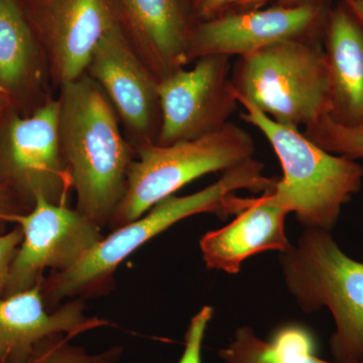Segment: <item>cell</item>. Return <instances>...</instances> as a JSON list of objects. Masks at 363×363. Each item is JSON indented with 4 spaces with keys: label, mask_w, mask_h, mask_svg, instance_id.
<instances>
[{
    "label": "cell",
    "mask_w": 363,
    "mask_h": 363,
    "mask_svg": "<svg viewBox=\"0 0 363 363\" xmlns=\"http://www.w3.org/2000/svg\"><path fill=\"white\" fill-rule=\"evenodd\" d=\"M0 219L16 222L23 230L4 297L30 290L43 281L45 269L68 271L104 238L100 227L77 210L37 196L28 214L0 212Z\"/></svg>",
    "instance_id": "7"
},
{
    "label": "cell",
    "mask_w": 363,
    "mask_h": 363,
    "mask_svg": "<svg viewBox=\"0 0 363 363\" xmlns=\"http://www.w3.org/2000/svg\"><path fill=\"white\" fill-rule=\"evenodd\" d=\"M327 23L329 116L348 128H363V26L344 4L331 11Z\"/></svg>",
    "instance_id": "16"
},
{
    "label": "cell",
    "mask_w": 363,
    "mask_h": 363,
    "mask_svg": "<svg viewBox=\"0 0 363 363\" xmlns=\"http://www.w3.org/2000/svg\"><path fill=\"white\" fill-rule=\"evenodd\" d=\"M35 39L16 0H0V85L14 90L35 63Z\"/></svg>",
    "instance_id": "18"
},
{
    "label": "cell",
    "mask_w": 363,
    "mask_h": 363,
    "mask_svg": "<svg viewBox=\"0 0 363 363\" xmlns=\"http://www.w3.org/2000/svg\"><path fill=\"white\" fill-rule=\"evenodd\" d=\"M343 4L363 26V0H343Z\"/></svg>",
    "instance_id": "24"
},
{
    "label": "cell",
    "mask_w": 363,
    "mask_h": 363,
    "mask_svg": "<svg viewBox=\"0 0 363 363\" xmlns=\"http://www.w3.org/2000/svg\"><path fill=\"white\" fill-rule=\"evenodd\" d=\"M60 100L48 99L32 116L14 118L7 138V160L13 175L23 183L33 204L43 196L65 204L72 189L59 140Z\"/></svg>",
    "instance_id": "13"
},
{
    "label": "cell",
    "mask_w": 363,
    "mask_h": 363,
    "mask_svg": "<svg viewBox=\"0 0 363 363\" xmlns=\"http://www.w3.org/2000/svg\"><path fill=\"white\" fill-rule=\"evenodd\" d=\"M234 95L245 109L241 118L264 135L283 169V177L269 192L274 201L295 213L305 227L330 231L344 205L362 188V164L327 152L298 128L276 123Z\"/></svg>",
    "instance_id": "3"
},
{
    "label": "cell",
    "mask_w": 363,
    "mask_h": 363,
    "mask_svg": "<svg viewBox=\"0 0 363 363\" xmlns=\"http://www.w3.org/2000/svg\"><path fill=\"white\" fill-rule=\"evenodd\" d=\"M230 57L210 55L160 80L162 123L157 143L188 142L220 130L238 108Z\"/></svg>",
    "instance_id": "8"
},
{
    "label": "cell",
    "mask_w": 363,
    "mask_h": 363,
    "mask_svg": "<svg viewBox=\"0 0 363 363\" xmlns=\"http://www.w3.org/2000/svg\"><path fill=\"white\" fill-rule=\"evenodd\" d=\"M23 238L21 227H16L11 233L0 235V297L6 292L11 264Z\"/></svg>",
    "instance_id": "22"
},
{
    "label": "cell",
    "mask_w": 363,
    "mask_h": 363,
    "mask_svg": "<svg viewBox=\"0 0 363 363\" xmlns=\"http://www.w3.org/2000/svg\"><path fill=\"white\" fill-rule=\"evenodd\" d=\"M255 152L252 135L233 123L188 142L140 145L128 169L125 194L108 226L116 229L140 218L191 182L253 159Z\"/></svg>",
    "instance_id": "6"
},
{
    "label": "cell",
    "mask_w": 363,
    "mask_h": 363,
    "mask_svg": "<svg viewBox=\"0 0 363 363\" xmlns=\"http://www.w3.org/2000/svg\"><path fill=\"white\" fill-rule=\"evenodd\" d=\"M319 16L312 2L219 14L191 28L188 64L210 55L240 58L281 40L305 38Z\"/></svg>",
    "instance_id": "10"
},
{
    "label": "cell",
    "mask_w": 363,
    "mask_h": 363,
    "mask_svg": "<svg viewBox=\"0 0 363 363\" xmlns=\"http://www.w3.org/2000/svg\"><path fill=\"white\" fill-rule=\"evenodd\" d=\"M105 324L104 320L86 317L80 300L48 313L42 283L0 298V363H33L57 339L74 337Z\"/></svg>",
    "instance_id": "12"
},
{
    "label": "cell",
    "mask_w": 363,
    "mask_h": 363,
    "mask_svg": "<svg viewBox=\"0 0 363 363\" xmlns=\"http://www.w3.org/2000/svg\"><path fill=\"white\" fill-rule=\"evenodd\" d=\"M138 56L159 78L187 65L189 28L180 0H119Z\"/></svg>",
    "instance_id": "15"
},
{
    "label": "cell",
    "mask_w": 363,
    "mask_h": 363,
    "mask_svg": "<svg viewBox=\"0 0 363 363\" xmlns=\"http://www.w3.org/2000/svg\"><path fill=\"white\" fill-rule=\"evenodd\" d=\"M272 183V178L264 176V164L250 159L226 169L218 181L199 192L164 198L140 218L113 229L70 269L52 272L42 281L45 305L52 309L64 298L104 293L119 264L152 238L194 215L240 213L248 198L238 197V191L264 194Z\"/></svg>",
    "instance_id": "1"
},
{
    "label": "cell",
    "mask_w": 363,
    "mask_h": 363,
    "mask_svg": "<svg viewBox=\"0 0 363 363\" xmlns=\"http://www.w3.org/2000/svg\"><path fill=\"white\" fill-rule=\"evenodd\" d=\"M86 74L104 91L138 147L157 143L162 123L160 80L138 56L121 23L98 43Z\"/></svg>",
    "instance_id": "9"
},
{
    "label": "cell",
    "mask_w": 363,
    "mask_h": 363,
    "mask_svg": "<svg viewBox=\"0 0 363 363\" xmlns=\"http://www.w3.org/2000/svg\"><path fill=\"white\" fill-rule=\"evenodd\" d=\"M60 89V149L76 210L100 228L108 226L125 194L135 150L108 98L87 74Z\"/></svg>",
    "instance_id": "2"
},
{
    "label": "cell",
    "mask_w": 363,
    "mask_h": 363,
    "mask_svg": "<svg viewBox=\"0 0 363 363\" xmlns=\"http://www.w3.org/2000/svg\"><path fill=\"white\" fill-rule=\"evenodd\" d=\"M68 339L70 338L57 339L33 363H114L123 352L121 347H113L99 354H88L83 348L70 345Z\"/></svg>",
    "instance_id": "20"
},
{
    "label": "cell",
    "mask_w": 363,
    "mask_h": 363,
    "mask_svg": "<svg viewBox=\"0 0 363 363\" xmlns=\"http://www.w3.org/2000/svg\"><path fill=\"white\" fill-rule=\"evenodd\" d=\"M213 308L204 306L191 319L186 333L185 350L179 363H202V344L208 324L213 317Z\"/></svg>",
    "instance_id": "21"
},
{
    "label": "cell",
    "mask_w": 363,
    "mask_h": 363,
    "mask_svg": "<svg viewBox=\"0 0 363 363\" xmlns=\"http://www.w3.org/2000/svg\"><path fill=\"white\" fill-rule=\"evenodd\" d=\"M118 23L112 0H40V30L55 84L82 77L98 43Z\"/></svg>",
    "instance_id": "11"
},
{
    "label": "cell",
    "mask_w": 363,
    "mask_h": 363,
    "mask_svg": "<svg viewBox=\"0 0 363 363\" xmlns=\"http://www.w3.org/2000/svg\"><path fill=\"white\" fill-rule=\"evenodd\" d=\"M289 293L305 313L328 308L335 322L334 360L363 363V262L339 247L330 231L306 227L296 245L279 253Z\"/></svg>",
    "instance_id": "4"
},
{
    "label": "cell",
    "mask_w": 363,
    "mask_h": 363,
    "mask_svg": "<svg viewBox=\"0 0 363 363\" xmlns=\"http://www.w3.org/2000/svg\"><path fill=\"white\" fill-rule=\"evenodd\" d=\"M303 133L331 154L352 160L363 157V128H348L327 114Z\"/></svg>",
    "instance_id": "19"
},
{
    "label": "cell",
    "mask_w": 363,
    "mask_h": 363,
    "mask_svg": "<svg viewBox=\"0 0 363 363\" xmlns=\"http://www.w3.org/2000/svg\"><path fill=\"white\" fill-rule=\"evenodd\" d=\"M288 214L269 193L250 198L230 223L203 236L200 248L205 264L210 269L238 274L253 255L288 252L292 247L286 233Z\"/></svg>",
    "instance_id": "14"
},
{
    "label": "cell",
    "mask_w": 363,
    "mask_h": 363,
    "mask_svg": "<svg viewBox=\"0 0 363 363\" xmlns=\"http://www.w3.org/2000/svg\"><path fill=\"white\" fill-rule=\"evenodd\" d=\"M39 1H40V0H39Z\"/></svg>",
    "instance_id": "28"
},
{
    "label": "cell",
    "mask_w": 363,
    "mask_h": 363,
    "mask_svg": "<svg viewBox=\"0 0 363 363\" xmlns=\"http://www.w3.org/2000/svg\"><path fill=\"white\" fill-rule=\"evenodd\" d=\"M2 105H4V101H2L1 97H0V111H1Z\"/></svg>",
    "instance_id": "27"
},
{
    "label": "cell",
    "mask_w": 363,
    "mask_h": 363,
    "mask_svg": "<svg viewBox=\"0 0 363 363\" xmlns=\"http://www.w3.org/2000/svg\"><path fill=\"white\" fill-rule=\"evenodd\" d=\"M231 83L234 94L284 125L306 128L330 113L324 48L306 38L281 40L240 57Z\"/></svg>",
    "instance_id": "5"
},
{
    "label": "cell",
    "mask_w": 363,
    "mask_h": 363,
    "mask_svg": "<svg viewBox=\"0 0 363 363\" xmlns=\"http://www.w3.org/2000/svg\"><path fill=\"white\" fill-rule=\"evenodd\" d=\"M240 0H195V9L199 18L204 21L219 16L228 7L238 6Z\"/></svg>",
    "instance_id": "23"
},
{
    "label": "cell",
    "mask_w": 363,
    "mask_h": 363,
    "mask_svg": "<svg viewBox=\"0 0 363 363\" xmlns=\"http://www.w3.org/2000/svg\"><path fill=\"white\" fill-rule=\"evenodd\" d=\"M186 1H187V0H180L182 6H183L184 9H185Z\"/></svg>",
    "instance_id": "26"
},
{
    "label": "cell",
    "mask_w": 363,
    "mask_h": 363,
    "mask_svg": "<svg viewBox=\"0 0 363 363\" xmlns=\"http://www.w3.org/2000/svg\"><path fill=\"white\" fill-rule=\"evenodd\" d=\"M269 0H240L238 6H252V4H262ZM281 1H292V0H281Z\"/></svg>",
    "instance_id": "25"
},
{
    "label": "cell",
    "mask_w": 363,
    "mask_h": 363,
    "mask_svg": "<svg viewBox=\"0 0 363 363\" xmlns=\"http://www.w3.org/2000/svg\"><path fill=\"white\" fill-rule=\"evenodd\" d=\"M316 351V339L304 325H283L267 341L245 326L235 331L233 342L219 351V357L226 363H340L322 359Z\"/></svg>",
    "instance_id": "17"
}]
</instances>
